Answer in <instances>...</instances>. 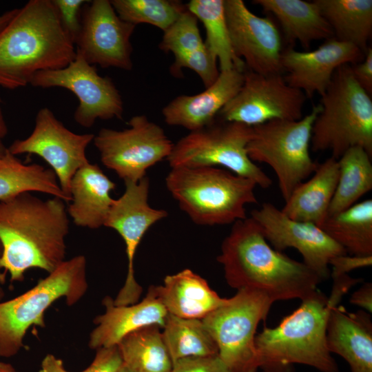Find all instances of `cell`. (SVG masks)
<instances>
[{
	"instance_id": "cell-1",
	"label": "cell",
	"mask_w": 372,
	"mask_h": 372,
	"mask_svg": "<svg viewBox=\"0 0 372 372\" xmlns=\"http://www.w3.org/2000/svg\"><path fill=\"white\" fill-rule=\"evenodd\" d=\"M69 219L65 201L42 200L30 192L0 201V269L22 281L30 269L53 271L66 254Z\"/></svg>"
},
{
	"instance_id": "cell-2",
	"label": "cell",
	"mask_w": 372,
	"mask_h": 372,
	"mask_svg": "<svg viewBox=\"0 0 372 372\" xmlns=\"http://www.w3.org/2000/svg\"><path fill=\"white\" fill-rule=\"evenodd\" d=\"M217 260L231 287L262 291L273 302L302 300L322 281L302 262L273 248L251 217L232 224Z\"/></svg>"
},
{
	"instance_id": "cell-3",
	"label": "cell",
	"mask_w": 372,
	"mask_h": 372,
	"mask_svg": "<svg viewBox=\"0 0 372 372\" xmlns=\"http://www.w3.org/2000/svg\"><path fill=\"white\" fill-rule=\"evenodd\" d=\"M76 54L52 0H30L0 32V86L25 87L37 72L65 68Z\"/></svg>"
},
{
	"instance_id": "cell-4",
	"label": "cell",
	"mask_w": 372,
	"mask_h": 372,
	"mask_svg": "<svg viewBox=\"0 0 372 372\" xmlns=\"http://www.w3.org/2000/svg\"><path fill=\"white\" fill-rule=\"evenodd\" d=\"M341 298L318 289L274 328L265 327L255 338L260 368L271 369L305 364L321 372H338L327 344L330 311Z\"/></svg>"
},
{
	"instance_id": "cell-5",
	"label": "cell",
	"mask_w": 372,
	"mask_h": 372,
	"mask_svg": "<svg viewBox=\"0 0 372 372\" xmlns=\"http://www.w3.org/2000/svg\"><path fill=\"white\" fill-rule=\"evenodd\" d=\"M165 184L196 225L234 224L247 217V205L258 203L254 181L221 167L172 168Z\"/></svg>"
},
{
	"instance_id": "cell-6",
	"label": "cell",
	"mask_w": 372,
	"mask_h": 372,
	"mask_svg": "<svg viewBox=\"0 0 372 372\" xmlns=\"http://www.w3.org/2000/svg\"><path fill=\"white\" fill-rule=\"evenodd\" d=\"M321 109L313 124L311 149L329 151L338 159L347 149L360 146L372 156V100L355 81L351 65L335 72L320 96Z\"/></svg>"
},
{
	"instance_id": "cell-7",
	"label": "cell",
	"mask_w": 372,
	"mask_h": 372,
	"mask_svg": "<svg viewBox=\"0 0 372 372\" xmlns=\"http://www.w3.org/2000/svg\"><path fill=\"white\" fill-rule=\"evenodd\" d=\"M87 260L83 255L65 260L32 289L0 302V356L10 358L24 347L32 326L45 327L44 313L57 300L78 302L87 289Z\"/></svg>"
},
{
	"instance_id": "cell-8",
	"label": "cell",
	"mask_w": 372,
	"mask_h": 372,
	"mask_svg": "<svg viewBox=\"0 0 372 372\" xmlns=\"http://www.w3.org/2000/svg\"><path fill=\"white\" fill-rule=\"evenodd\" d=\"M320 109L319 104L313 106L300 120H274L252 127L247 154L253 162L271 167L285 201L317 167L309 149L313 124Z\"/></svg>"
},
{
	"instance_id": "cell-9",
	"label": "cell",
	"mask_w": 372,
	"mask_h": 372,
	"mask_svg": "<svg viewBox=\"0 0 372 372\" xmlns=\"http://www.w3.org/2000/svg\"><path fill=\"white\" fill-rule=\"evenodd\" d=\"M251 135L252 127L216 118L178 140L167 160L171 168L219 166L266 189L271 179L247 152Z\"/></svg>"
},
{
	"instance_id": "cell-10",
	"label": "cell",
	"mask_w": 372,
	"mask_h": 372,
	"mask_svg": "<svg viewBox=\"0 0 372 372\" xmlns=\"http://www.w3.org/2000/svg\"><path fill=\"white\" fill-rule=\"evenodd\" d=\"M273 302L262 291L242 289L202 319L217 346L218 357L231 372H256L260 368L256 331Z\"/></svg>"
},
{
	"instance_id": "cell-11",
	"label": "cell",
	"mask_w": 372,
	"mask_h": 372,
	"mask_svg": "<svg viewBox=\"0 0 372 372\" xmlns=\"http://www.w3.org/2000/svg\"><path fill=\"white\" fill-rule=\"evenodd\" d=\"M123 130L102 128L94 145L102 163L123 181L138 182L147 170L169 156L174 144L163 129L145 115H136Z\"/></svg>"
},
{
	"instance_id": "cell-12",
	"label": "cell",
	"mask_w": 372,
	"mask_h": 372,
	"mask_svg": "<svg viewBox=\"0 0 372 372\" xmlns=\"http://www.w3.org/2000/svg\"><path fill=\"white\" fill-rule=\"evenodd\" d=\"M306 96L289 86L282 74L265 75L245 69L243 83L217 118L250 127L274 120L297 121L303 117Z\"/></svg>"
},
{
	"instance_id": "cell-13",
	"label": "cell",
	"mask_w": 372,
	"mask_h": 372,
	"mask_svg": "<svg viewBox=\"0 0 372 372\" xmlns=\"http://www.w3.org/2000/svg\"><path fill=\"white\" fill-rule=\"evenodd\" d=\"M76 52L74 59L67 66L39 71L30 84L42 88L59 87L72 92L79 100L74 119L84 127H92L97 119H121L123 103L112 79L100 76L94 65Z\"/></svg>"
},
{
	"instance_id": "cell-14",
	"label": "cell",
	"mask_w": 372,
	"mask_h": 372,
	"mask_svg": "<svg viewBox=\"0 0 372 372\" xmlns=\"http://www.w3.org/2000/svg\"><path fill=\"white\" fill-rule=\"evenodd\" d=\"M94 137L93 134L72 132L48 107H43L37 114L30 136L15 140L8 149L14 156L26 153L43 158L54 172L70 203L72 178L79 169L89 163L86 149Z\"/></svg>"
},
{
	"instance_id": "cell-15",
	"label": "cell",
	"mask_w": 372,
	"mask_h": 372,
	"mask_svg": "<svg viewBox=\"0 0 372 372\" xmlns=\"http://www.w3.org/2000/svg\"><path fill=\"white\" fill-rule=\"evenodd\" d=\"M250 217L276 250L294 248L303 261L322 280L330 276L329 262L338 256L347 254L320 227L309 222L293 220L271 203H263L254 209Z\"/></svg>"
},
{
	"instance_id": "cell-16",
	"label": "cell",
	"mask_w": 372,
	"mask_h": 372,
	"mask_svg": "<svg viewBox=\"0 0 372 372\" xmlns=\"http://www.w3.org/2000/svg\"><path fill=\"white\" fill-rule=\"evenodd\" d=\"M124 183L125 191L120 198L114 199L104 224L122 237L127 258L125 282L113 300L116 306L138 302L142 287L134 278V259L137 248L147 230L167 216L165 210L154 209L149 205V180L147 176L138 182Z\"/></svg>"
},
{
	"instance_id": "cell-17",
	"label": "cell",
	"mask_w": 372,
	"mask_h": 372,
	"mask_svg": "<svg viewBox=\"0 0 372 372\" xmlns=\"http://www.w3.org/2000/svg\"><path fill=\"white\" fill-rule=\"evenodd\" d=\"M135 28L118 16L110 1H90L83 12L76 52L92 65L131 70Z\"/></svg>"
},
{
	"instance_id": "cell-18",
	"label": "cell",
	"mask_w": 372,
	"mask_h": 372,
	"mask_svg": "<svg viewBox=\"0 0 372 372\" xmlns=\"http://www.w3.org/2000/svg\"><path fill=\"white\" fill-rule=\"evenodd\" d=\"M231 45L247 70L265 74H282V37L269 17L256 15L242 0H224Z\"/></svg>"
},
{
	"instance_id": "cell-19",
	"label": "cell",
	"mask_w": 372,
	"mask_h": 372,
	"mask_svg": "<svg viewBox=\"0 0 372 372\" xmlns=\"http://www.w3.org/2000/svg\"><path fill=\"white\" fill-rule=\"evenodd\" d=\"M364 54L353 44L332 38L313 50L284 49L281 66L287 83L311 99L315 94L324 93L338 68L359 63Z\"/></svg>"
},
{
	"instance_id": "cell-20",
	"label": "cell",
	"mask_w": 372,
	"mask_h": 372,
	"mask_svg": "<svg viewBox=\"0 0 372 372\" xmlns=\"http://www.w3.org/2000/svg\"><path fill=\"white\" fill-rule=\"evenodd\" d=\"M103 304L105 311L94 319L96 327L90 335L88 345L93 349L116 346L125 335L145 327L157 325L162 329L168 315L158 286L150 287L140 302L116 306L107 296Z\"/></svg>"
},
{
	"instance_id": "cell-21",
	"label": "cell",
	"mask_w": 372,
	"mask_h": 372,
	"mask_svg": "<svg viewBox=\"0 0 372 372\" xmlns=\"http://www.w3.org/2000/svg\"><path fill=\"white\" fill-rule=\"evenodd\" d=\"M244 71L233 68L221 71L216 81L195 95L174 98L162 110L165 123L194 131L211 124L222 108L240 89Z\"/></svg>"
},
{
	"instance_id": "cell-22",
	"label": "cell",
	"mask_w": 372,
	"mask_h": 372,
	"mask_svg": "<svg viewBox=\"0 0 372 372\" xmlns=\"http://www.w3.org/2000/svg\"><path fill=\"white\" fill-rule=\"evenodd\" d=\"M330 353L343 358L351 372H372V322L371 313L349 312L343 306L331 309L327 327Z\"/></svg>"
},
{
	"instance_id": "cell-23",
	"label": "cell",
	"mask_w": 372,
	"mask_h": 372,
	"mask_svg": "<svg viewBox=\"0 0 372 372\" xmlns=\"http://www.w3.org/2000/svg\"><path fill=\"white\" fill-rule=\"evenodd\" d=\"M115 188V183L97 164L89 162L79 169L71 180V200L67 209L73 223L92 229L104 226L114 200L110 193Z\"/></svg>"
},
{
	"instance_id": "cell-24",
	"label": "cell",
	"mask_w": 372,
	"mask_h": 372,
	"mask_svg": "<svg viewBox=\"0 0 372 372\" xmlns=\"http://www.w3.org/2000/svg\"><path fill=\"white\" fill-rule=\"evenodd\" d=\"M338 178V159L330 156L318 163L311 177L295 188L281 211L293 220L320 227L328 216Z\"/></svg>"
},
{
	"instance_id": "cell-25",
	"label": "cell",
	"mask_w": 372,
	"mask_h": 372,
	"mask_svg": "<svg viewBox=\"0 0 372 372\" xmlns=\"http://www.w3.org/2000/svg\"><path fill=\"white\" fill-rule=\"evenodd\" d=\"M158 289L168 313L183 318L202 320L229 301L189 269L167 276Z\"/></svg>"
},
{
	"instance_id": "cell-26",
	"label": "cell",
	"mask_w": 372,
	"mask_h": 372,
	"mask_svg": "<svg viewBox=\"0 0 372 372\" xmlns=\"http://www.w3.org/2000/svg\"><path fill=\"white\" fill-rule=\"evenodd\" d=\"M252 3L277 19L291 45L298 42L307 51L313 41L333 38V32L315 1L254 0Z\"/></svg>"
},
{
	"instance_id": "cell-27",
	"label": "cell",
	"mask_w": 372,
	"mask_h": 372,
	"mask_svg": "<svg viewBox=\"0 0 372 372\" xmlns=\"http://www.w3.org/2000/svg\"><path fill=\"white\" fill-rule=\"evenodd\" d=\"M333 38L353 44L365 53L372 33L371 0H315Z\"/></svg>"
},
{
	"instance_id": "cell-28",
	"label": "cell",
	"mask_w": 372,
	"mask_h": 372,
	"mask_svg": "<svg viewBox=\"0 0 372 372\" xmlns=\"http://www.w3.org/2000/svg\"><path fill=\"white\" fill-rule=\"evenodd\" d=\"M30 192L48 194L68 203L51 169L25 164L7 149L0 158V201Z\"/></svg>"
},
{
	"instance_id": "cell-29",
	"label": "cell",
	"mask_w": 372,
	"mask_h": 372,
	"mask_svg": "<svg viewBox=\"0 0 372 372\" xmlns=\"http://www.w3.org/2000/svg\"><path fill=\"white\" fill-rule=\"evenodd\" d=\"M347 254L372 256V200L366 199L337 214L320 227Z\"/></svg>"
},
{
	"instance_id": "cell-30",
	"label": "cell",
	"mask_w": 372,
	"mask_h": 372,
	"mask_svg": "<svg viewBox=\"0 0 372 372\" xmlns=\"http://www.w3.org/2000/svg\"><path fill=\"white\" fill-rule=\"evenodd\" d=\"M157 325L133 331L117 344L123 366L130 372H171L172 362Z\"/></svg>"
},
{
	"instance_id": "cell-31",
	"label": "cell",
	"mask_w": 372,
	"mask_h": 372,
	"mask_svg": "<svg viewBox=\"0 0 372 372\" xmlns=\"http://www.w3.org/2000/svg\"><path fill=\"white\" fill-rule=\"evenodd\" d=\"M371 157L364 148L355 146L338 159L339 178L328 216L349 209L372 189Z\"/></svg>"
},
{
	"instance_id": "cell-32",
	"label": "cell",
	"mask_w": 372,
	"mask_h": 372,
	"mask_svg": "<svg viewBox=\"0 0 372 372\" xmlns=\"http://www.w3.org/2000/svg\"><path fill=\"white\" fill-rule=\"evenodd\" d=\"M187 10L205 29V43L219 63V70L233 68L245 70L244 62L238 58L232 49L225 13L224 0H191Z\"/></svg>"
},
{
	"instance_id": "cell-33",
	"label": "cell",
	"mask_w": 372,
	"mask_h": 372,
	"mask_svg": "<svg viewBox=\"0 0 372 372\" xmlns=\"http://www.w3.org/2000/svg\"><path fill=\"white\" fill-rule=\"evenodd\" d=\"M162 336L172 360L218 355L217 346L200 319L168 313Z\"/></svg>"
},
{
	"instance_id": "cell-34",
	"label": "cell",
	"mask_w": 372,
	"mask_h": 372,
	"mask_svg": "<svg viewBox=\"0 0 372 372\" xmlns=\"http://www.w3.org/2000/svg\"><path fill=\"white\" fill-rule=\"evenodd\" d=\"M118 16L136 25L147 23L163 32L187 10L186 4L176 0H112Z\"/></svg>"
},
{
	"instance_id": "cell-35",
	"label": "cell",
	"mask_w": 372,
	"mask_h": 372,
	"mask_svg": "<svg viewBox=\"0 0 372 372\" xmlns=\"http://www.w3.org/2000/svg\"><path fill=\"white\" fill-rule=\"evenodd\" d=\"M205 46L197 18L187 8L165 31L159 48L165 52H172L174 58L192 53Z\"/></svg>"
},
{
	"instance_id": "cell-36",
	"label": "cell",
	"mask_w": 372,
	"mask_h": 372,
	"mask_svg": "<svg viewBox=\"0 0 372 372\" xmlns=\"http://www.w3.org/2000/svg\"><path fill=\"white\" fill-rule=\"evenodd\" d=\"M217 59L205 46L192 53L174 58L170 72L176 77L183 74L184 68L194 71L201 79L205 88L211 85L218 77L220 70Z\"/></svg>"
},
{
	"instance_id": "cell-37",
	"label": "cell",
	"mask_w": 372,
	"mask_h": 372,
	"mask_svg": "<svg viewBox=\"0 0 372 372\" xmlns=\"http://www.w3.org/2000/svg\"><path fill=\"white\" fill-rule=\"evenodd\" d=\"M52 2L64 31L75 45L81 28L80 12L83 5L87 1L52 0Z\"/></svg>"
},
{
	"instance_id": "cell-38",
	"label": "cell",
	"mask_w": 372,
	"mask_h": 372,
	"mask_svg": "<svg viewBox=\"0 0 372 372\" xmlns=\"http://www.w3.org/2000/svg\"><path fill=\"white\" fill-rule=\"evenodd\" d=\"M171 372H231L218 355L191 357L172 364Z\"/></svg>"
},
{
	"instance_id": "cell-39",
	"label": "cell",
	"mask_w": 372,
	"mask_h": 372,
	"mask_svg": "<svg viewBox=\"0 0 372 372\" xmlns=\"http://www.w3.org/2000/svg\"><path fill=\"white\" fill-rule=\"evenodd\" d=\"M95 357L85 369L81 372H118L123 366L117 346L96 349Z\"/></svg>"
},
{
	"instance_id": "cell-40",
	"label": "cell",
	"mask_w": 372,
	"mask_h": 372,
	"mask_svg": "<svg viewBox=\"0 0 372 372\" xmlns=\"http://www.w3.org/2000/svg\"><path fill=\"white\" fill-rule=\"evenodd\" d=\"M371 265L372 256H359L348 254L340 255L333 258L329 262V265L332 267L330 276L334 278L347 275L353 270L369 267Z\"/></svg>"
},
{
	"instance_id": "cell-41",
	"label": "cell",
	"mask_w": 372,
	"mask_h": 372,
	"mask_svg": "<svg viewBox=\"0 0 372 372\" xmlns=\"http://www.w3.org/2000/svg\"><path fill=\"white\" fill-rule=\"evenodd\" d=\"M353 75L360 85L370 96L372 94V48L368 47L362 61L351 65Z\"/></svg>"
},
{
	"instance_id": "cell-42",
	"label": "cell",
	"mask_w": 372,
	"mask_h": 372,
	"mask_svg": "<svg viewBox=\"0 0 372 372\" xmlns=\"http://www.w3.org/2000/svg\"><path fill=\"white\" fill-rule=\"evenodd\" d=\"M350 303L372 313V284L366 282L353 293L350 298Z\"/></svg>"
},
{
	"instance_id": "cell-43",
	"label": "cell",
	"mask_w": 372,
	"mask_h": 372,
	"mask_svg": "<svg viewBox=\"0 0 372 372\" xmlns=\"http://www.w3.org/2000/svg\"><path fill=\"white\" fill-rule=\"evenodd\" d=\"M39 372H69L63 365V361L52 354H47L43 359Z\"/></svg>"
},
{
	"instance_id": "cell-44",
	"label": "cell",
	"mask_w": 372,
	"mask_h": 372,
	"mask_svg": "<svg viewBox=\"0 0 372 372\" xmlns=\"http://www.w3.org/2000/svg\"><path fill=\"white\" fill-rule=\"evenodd\" d=\"M17 12V8L6 12L0 16V32L7 25Z\"/></svg>"
},
{
	"instance_id": "cell-45",
	"label": "cell",
	"mask_w": 372,
	"mask_h": 372,
	"mask_svg": "<svg viewBox=\"0 0 372 372\" xmlns=\"http://www.w3.org/2000/svg\"><path fill=\"white\" fill-rule=\"evenodd\" d=\"M8 133V127L0 107V138H3Z\"/></svg>"
},
{
	"instance_id": "cell-46",
	"label": "cell",
	"mask_w": 372,
	"mask_h": 372,
	"mask_svg": "<svg viewBox=\"0 0 372 372\" xmlns=\"http://www.w3.org/2000/svg\"><path fill=\"white\" fill-rule=\"evenodd\" d=\"M0 372H17V371L10 364L6 363L0 360Z\"/></svg>"
},
{
	"instance_id": "cell-47",
	"label": "cell",
	"mask_w": 372,
	"mask_h": 372,
	"mask_svg": "<svg viewBox=\"0 0 372 372\" xmlns=\"http://www.w3.org/2000/svg\"><path fill=\"white\" fill-rule=\"evenodd\" d=\"M2 252H3V247H2V245H1V241H0V258L1 257ZM4 276H5L0 272V302L3 299V298L4 296V294H5L4 293V290H3V287H1V285L4 282V280H5Z\"/></svg>"
},
{
	"instance_id": "cell-48",
	"label": "cell",
	"mask_w": 372,
	"mask_h": 372,
	"mask_svg": "<svg viewBox=\"0 0 372 372\" xmlns=\"http://www.w3.org/2000/svg\"><path fill=\"white\" fill-rule=\"evenodd\" d=\"M291 367L280 368L275 369H263V372H290Z\"/></svg>"
},
{
	"instance_id": "cell-49",
	"label": "cell",
	"mask_w": 372,
	"mask_h": 372,
	"mask_svg": "<svg viewBox=\"0 0 372 372\" xmlns=\"http://www.w3.org/2000/svg\"><path fill=\"white\" fill-rule=\"evenodd\" d=\"M8 148L4 145L2 138H0V158H1L7 152Z\"/></svg>"
},
{
	"instance_id": "cell-50",
	"label": "cell",
	"mask_w": 372,
	"mask_h": 372,
	"mask_svg": "<svg viewBox=\"0 0 372 372\" xmlns=\"http://www.w3.org/2000/svg\"><path fill=\"white\" fill-rule=\"evenodd\" d=\"M118 372H130V371L125 366H123Z\"/></svg>"
},
{
	"instance_id": "cell-51",
	"label": "cell",
	"mask_w": 372,
	"mask_h": 372,
	"mask_svg": "<svg viewBox=\"0 0 372 372\" xmlns=\"http://www.w3.org/2000/svg\"><path fill=\"white\" fill-rule=\"evenodd\" d=\"M1 97H0V102H1Z\"/></svg>"
}]
</instances>
